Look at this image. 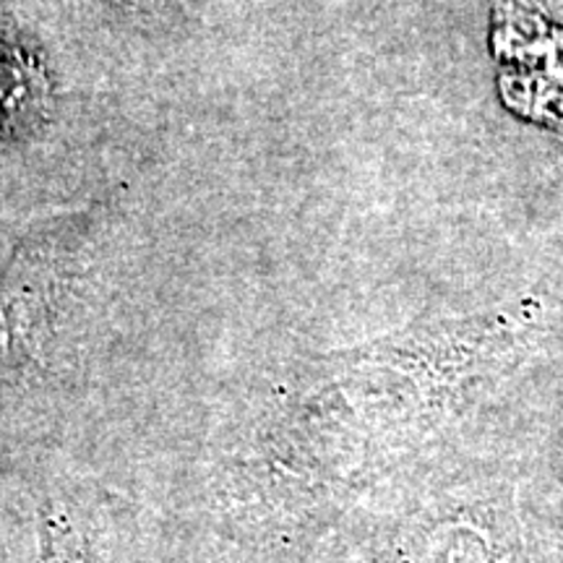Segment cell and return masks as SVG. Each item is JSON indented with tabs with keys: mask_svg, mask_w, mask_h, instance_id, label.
<instances>
[{
	"mask_svg": "<svg viewBox=\"0 0 563 563\" xmlns=\"http://www.w3.org/2000/svg\"><path fill=\"white\" fill-rule=\"evenodd\" d=\"M79 241L81 220L37 228L0 269V391L47 368Z\"/></svg>",
	"mask_w": 563,
	"mask_h": 563,
	"instance_id": "2",
	"label": "cell"
},
{
	"mask_svg": "<svg viewBox=\"0 0 563 563\" xmlns=\"http://www.w3.org/2000/svg\"><path fill=\"white\" fill-rule=\"evenodd\" d=\"M519 504L538 563H563V426L532 452L519 454Z\"/></svg>",
	"mask_w": 563,
	"mask_h": 563,
	"instance_id": "3",
	"label": "cell"
},
{
	"mask_svg": "<svg viewBox=\"0 0 563 563\" xmlns=\"http://www.w3.org/2000/svg\"><path fill=\"white\" fill-rule=\"evenodd\" d=\"M287 553L298 563H538L517 456L473 446L378 483Z\"/></svg>",
	"mask_w": 563,
	"mask_h": 563,
	"instance_id": "1",
	"label": "cell"
},
{
	"mask_svg": "<svg viewBox=\"0 0 563 563\" xmlns=\"http://www.w3.org/2000/svg\"><path fill=\"white\" fill-rule=\"evenodd\" d=\"M37 545V563H95L81 530L58 506L42 509Z\"/></svg>",
	"mask_w": 563,
	"mask_h": 563,
	"instance_id": "4",
	"label": "cell"
}]
</instances>
